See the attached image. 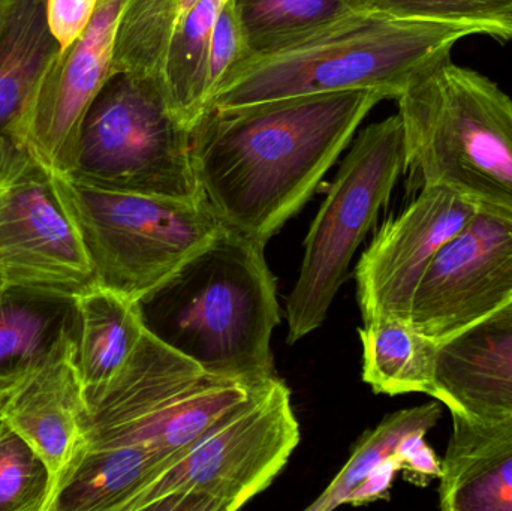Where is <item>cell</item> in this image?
<instances>
[{
    "instance_id": "6da1fadb",
    "label": "cell",
    "mask_w": 512,
    "mask_h": 511,
    "mask_svg": "<svg viewBox=\"0 0 512 511\" xmlns=\"http://www.w3.org/2000/svg\"><path fill=\"white\" fill-rule=\"evenodd\" d=\"M384 99L381 90L358 89L207 108L194 128L201 203L222 227L267 245Z\"/></svg>"
},
{
    "instance_id": "7a4b0ae2",
    "label": "cell",
    "mask_w": 512,
    "mask_h": 511,
    "mask_svg": "<svg viewBox=\"0 0 512 511\" xmlns=\"http://www.w3.org/2000/svg\"><path fill=\"white\" fill-rule=\"evenodd\" d=\"M264 248L222 228L138 300L146 329L207 374L254 384L276 377L271 335L280 324V308Z\"/></svg>"
},
{
    "instance_id": "3957f363",
    "label": "cell",
    "mask_w": 512,
    "mask_h": 511,
    "mask_svg": "<svg viewBox=\"0 0 512 511\" xmlns=\"http://www.w3.org/2000/svg\"><path fill=\"white\" fill-rule=\"evenodd\" d=\"M469 35L475 32L468 27L364 9L243 60L219 84L207 108L233 110L358 89L381 90L397 99Z\"/></svg>"
},
{
    "instance_id": "277c9868",
    "label": "cell",
    "mask_w": 512,
    "mask_h": 511,
    "mask_svg": "<svg viewBox=\"0 0 512 511\" xmlns=\"http://www.w3.org/2000/svg\"><path fill=\"white\" fill-rule=\"evenodd\" d=\"M406 170L478 209L512 218V99L489 78L439 60L397 98Z\"/></svg>"
},
{
    "instance_id": "5b68a950",
    "label": "cell",
    "mask_w": 512,
    "mask_h": 511,
    "mask_svg": "<svg viewBox=\"0 0 512 511\" xmlns=\"http://www.w3.org/2000/svg\"><path fill=\"white\" fill-rule=\"evenodd\" d=\"M53 179L96 285L135 302L164 284L224 228L201 201L101 188L56 171Z\"/></svg>"
},
{
    "instance_id": "8992f818",
    "label": "cell",
    "mask_w": 512,
    "mask_h": 511,
    "mask_svg": "<svg viewBox=\"0 0 512 511\" xmlns=\"http://www.w3.org/2000/svg\"><path fill=\"white\" fill-rule=\"evenodd\" d=\"M65 176L101 188L201 201L194 129L171 111L161 81L116 72L84 119Z\"/></svg>"
},
{
    "instance_id": "52a82bcc",
    "label": "cell",
    "mask_w": 512,
    "mask_h": 511,
    "mask_svg": "<svg viewBox=\"0 0 512 511\" xmlns=\"http://www.w3.org/2000/svg\"><path fill=\"white\" fill-rule=\"evenodd\" d=\"M406 171L399 114L372 123L354 137L304 242V257L289 294L288 344L322 326L346 279L355 252L387 206Z\"/></svg>"
},
{
    "instance_id": "ba28073f",
    "label": "cell",
    "mask_w": 512,
    "mask_h": 511,
    "mask_svg": "<svg viewBox=\"0 0 512 511\" xmlns=\"http://www.w3.org/2000/svg\"><path fill=\"white\" fill-rule=\"evenodd\" d=\"M300 443L291 392L274 377L236 416L150 483L128 511H236L264 492Z\"/></svg>"
},
{
    "instance_id": "9c48e42d",
    "label": "cell",
    "mask_w": 512,
    "mask_h": 511,
    "mask_svg": "<svg viewBox=\"0 0 512 511\" xmlns=\"http://www.w3.org/2000/svg\"><path fill=\"white\" fill-rule=\"evenodd\" d=\"M0 279L63 299L96 285L53 171L15 135L0 138Z\"/></svg>"
},
{
    "instance_id": "30bf717a",
    "label": "cell",
    "mask_w": 512,
    "mask_h": 511,
    "mask_svg": "<svg viewBox=\"0 0 512 511\" xmlns=\"http://www.w3.org/2000/svg\"><path fill=\"white\" fill-rule=\"evenodd\" d=\"M511 302L512 218L478 209L430 263L409 323L441 344Z\"/></svg>"
},
{
    "instance_id": "8fae6325",
    "label": "cell",
    "mask_w": 512,
    "mask_h": 511,
    "mask_svg": "<svg viewBox=\"0 0 512 511\" xmlns=\"http://www.w3.org/2000/svg\"><path fill=\"white\" fill-rule=\"evenodd\" d=\"M477 212L475 204L445 186L423 185L399 216L382 225L355 267L363 321H409L415 291L430 263Z\"/></svg>"
},
{
    "instance_id": "7c38bea8",
    "label": "cell",
    "mask_w": 512,
    "mask_h": 511,
    "mask_svg": "<svg viewBox=\"0 0 512 511\" xmlns=\"http://www.w3.org/2000/svg\"><path fill=\"white\" fill-rule=\"evenodd\" d=\"M122 5L123 0H99L89 27L48 66L9 134L23 140L56 173H71L84 119L113 75Z\"/></svg>"
},
{
    "instance_id": "4fadbf2b",
    "label": "cell",
    "mask_w": 512,
    "mask_h": 511,
    "mask_svg": "<svg viewBox=\"0 0 512 511\" xmlns=\"http://www.w3.org/2000/svg\"><path fill=\"white\" fill-rule=\"evenodd\" d=\"M0 419L47 462L56 497L86 447L87 401L77 365L75 306L48 350L3 402Z\"/></svg>"
},
{
    "instance_id": "5bb4252c",
    "label": "cell",
    "mask_w": 512,
    "mask_h": 511,
    "mask_svg": "<svg viewBox=\"0 0 512 511\" xmlns=\"http://www.w3.org/2000/svg\"><path fill=\"white\" fill-rule=\"evenodd\" d=\"M206 375L198 363L146 329L116 377L87 401L84 452L119 446L131 432L197 386Z\"/></svg>"
},
{
    "instance_id": "9a60e30c",
    "label": "cell",
    "mask_w": 512,
    "mask_h": 511,
    "mask_svg": "<svg viewBox=\"0 0 512 511\" xmlns=\"http://www.w3.org/2000/svg\"><path fill=\"white\" fill-rule=\"evenodd\" d=\"M429 396L468 419L512 416V302L438 345Z\"/></svg>"
},
{
    "instance_id": "2e32d148",
    "label": "cell",
    "mask_w": 512,
    "mask_h": 511,
    "mask_svg": "<svg viewBox=\"0 0 512 511\" xmlns=\"http://www.w3.org/2000/svg\"><path fill=\"white\" fill-rule=\"evenodd\" d=\"M451 417L453 432L442 459L439 507L444 511H512V416Z\"/></svg>"
},
{
    "instance_id": "e0dca14e",
    "label": "cell",
    "mask_w": 512,
    "mask_h": 511,
    "mask_svg": "<svg viewBox=\"0 0 512 511\" xmlns=\"http://www.w3.org/2000/svg\"><path fill=\"white\" fill-rule=\"evenodd\" d=\"M77 365L86 401L125 366L146 332L135 300L93 285L74 299Z\"/></svg>"
},
{
    "instance_id": "ac0fdd59",
    "label": "cell",
    "mask_w": 512,
    "mask_h": 511,
    "mask_svg": "<svg viewBox=\"0 0 512 511\" xmlns=\"http://www.w3.org/2000/svg\"><path fill=\"white\" fill-rule=\"evenodd\" d=\"M168 465L149 447L87 450L60 483L51 511H128Z\"/></svg>"
},
{
    "instance_id": "d6986e66",
    "label": "cell",
    "mask_w": 512,
    "mask_h": 511,
    "mask_svg": "<svg viewBox=\"0 0 512 511\" xmlns=\"http://www.w3.org/2000/svg\"><path fill=\"white\" fill-rule=\"evenodd\" d=\"M59 44L47 23L45 0H9L0 41V138L12 134Z\"/></svg>"
},
{
    "instance_id": "ffe728a7",
    "label": "cell",
    "mask_w": 512,
    "mask_h": 511,
    "mask_svg": "<svg viewBox=\"0 0 512 511\" xmlns=\"http://www.w3.org/2000/svg\"><path fill=\"white\" fill-rule=\"evenodd\" d=\"M363 345V381L378 395H429L438 342L409 321L378 317L358 330Z\"/></svg>"
},
{
    "instance_id": "44dd1931",
    "label": "cell",
    "mask_w": 512,
    "mask_h": 511,
    "mask_svg": "<svg viewBox=\"0 0 512 511\" xmlns=\"http://www.w3.org/2000/svg\"><path fill=\"white\" fill-rule=\"evenodd\" d=\"M225 0H200L180 21L165 53L161 87L171 111L194 129L209 104L213 26Z\"/></svg>"
},
{
    "instance_id": "7402d4cb",
    "label": "cell",
    "mask_w": 512,
    "mask_h": 511,
    "mask_svg": "<svg viewBox=\"0 0 512 511\" xmlns=\"http://www.w3.org/2000/svg\"><path fill=\"white\" fill-rule=\"evenodd\" d=\"M72 314L74 299L5 288L0 294V377H23Z\"/></svg>"
},
{
    "instance_id": "603a6c76",
    "label": "cell",
    "mask_w": 512,
    "mask_h": 511,
    "mask_svg": "<svg viewBox=\"0 0 512 511\" xmlns=\"http://www.w3.org/2000/svg\"><path fill=\"white\" fill-rule=\"evenodd\" d=\"M249 56L283 47L325 24L372 8V0H231ZM246 57V59H248Z\"/></svg>"
},
{
    "instance_id": "cb8c5ba5",
    "label": "cell",
    "mask_w": 512,
    "mask_h": 511,
    "mask_svg": "<svg viewBox=\"0 0 512 511\" xmlns=\"http://www.w3.org/2000/svg\"><path fill=\"white\" fill-rule=\"evenodd\" d=\"M186 12L185 0H123L114 39L113 74L161 81L165 53Z\"/></svg>"
},
{
    "instance_id": "d4e9b609",
    "label": "cell",
    "mask_w": 512,
    "mask_h": 511,
    "mask_svg": "<svg viewBox=\"0 0 512 511\" xmlns=\"http://www.w3.org/2000/svg\"><path fill=\"white\" fill-rule=\"evenodd\" d=\"M441 402L400 410L384 417L375 429L360 438L345 467L328 488L307 507L309 511H331L348 504L349 495L382 462L396 453L399 444L414 432H430L442 417Z\"/></svg>"
},
{
    "instance_id": "484cf974",
    "label": "cell",
    "mask_w": 512,
    "mask_h": 511,
    "mask_svg": "<svg viewBox=\"0 0 512 511\" xmlns=\"http://www.w3.org/2000/svg\"><path fill=\"white\" fill-rule=\"evenodd\" d=\"M53 498L47 462L0 419V511H50Z\"/></svg>"
},
{
    "instance_id": "4316f807",
    "label": "cell",
    "mask_w": 512,
    "mask_h": 511,
    "mask_svg": "<svg viewBox=\"0 0 512 511\" xmlns=\"http://www.w3.org/2000/svg\"><path fill=\"white\" fill-rule=\"evenodd\" d=\"M372 9L406 20L453 24L512 38V0H372Z\"/></svg>"
},
{
    "instance_id": "83f0119b",
    "label": "cell",
    "mask_w": 512,
    "mask_h": 511,
    "mask_svg": "<svg viewBox=\"0 0 512 511\" xmlns=\"http://www.w3.org/2000/svg\"><path fill=\"white\" fill-rule=\"evenodd\" d=\"M248 56V47H246L236 9L231 0H225L216 17L212 41H210L209 101L219 84Z\"/></svg>"
},
{
    "instance_id": "f1b7e54d",
    "label": "cell",
    "mask_w": 512,
    "mask_h": 511,
    "mask_svg": "<svg viewBox=\"0 0 512 511\" xmlns=\"http://www.w3.org/2000/svg\"><path fill=\"white\" fill-rule=\"evenodd\" d=\"M99 0H45L47 23L60 51L71 47L89 27Z\"/></svg>"
},
{
    "instance_id": "f546056e",
    "label": "cell",
    "mask_w": 512,
    "mask_h": 511,
    "mask_svg": "<svg viewBox=\"0 0 512 511\" xmlns=\"http://www.w3.org/2000/svg\"><path fill=\"white\" fill-rule=\"evenodd\" d=\"M426 435V432L408 435L394 453L400 471H405L406 477L421 488L442 476V461L426 443Z\"/></svg>"
},
{
    "instance_id": "4dcf8cb0",
    "label": "cell",
    "mask_w": 512,
    "mask_h": 511,
    "mask_svg": "<svg viewBox=\"0 0 512 511\" xmlns=\"http://www.w3.org/2000/svg\"><path fill=\"white\" fill-rule=\"evenodd\" d=\"M400 471L399 461L396 456H391L387 461L375 468L357 488L349 495L348 504L351 506H363V504L375 503L379 500H387L390 497V489L394 479Z\"/></svg>"
},
{
    "instance_id": "1f68e13d",
    "label": "cell",
    "mask_w": 512,
    "mask_h": 511,
    "mask_svg": "<svg viewBox=\"0 0 512 511\" xmlns=\"http://www.w3.org/2000/svg\"><path fill=\"white\" fill-rule=\"evenodd\" d=\"M21 378L23 377H0V407H2L3 402H5V399L8 398L9 393H11L12 389L17 386L18 381H20Z\"/></svg>"
},
{
    "instance_id": "d6a6232c",
    "label": "cell",
    "mask_w": 512,
    "mask_h": 511,
    "mask_svg": "<svg viewBox=\"0 0 512 511\" xmlns=\"http://www.w3.org/2000/svg\"><path fill=\"white\" fill-rule=\"evenodd\" d=\"M9 0H0V41L5 29L6 15H8Z\"/></svg>"
},
{
    "instance_id": "836d02e7",
    "label": "cell",
    "mask_w": 512,
    "mask_h": 511,
    "mask_svg": "<svg viewBox=\"0 0 512 511\" xmlns=\"http://www.w3.org/2000/svg\"><path fill=\"white\" fill-rule=\"evenodd\" d=\"M5 284H3L2 279H0V294H2V291L5 290Z\"/></svg>"
}]
</instances>
